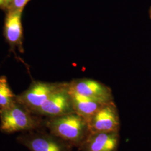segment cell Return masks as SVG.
Returning a JSON list of instances; mask_svg holds the SVG:
<instances>
[{
	"label": "cell",
	"mask_w": 151,
	"mask_h": 151,
	"mask_svg": "<svg viewBox=\"0 0 151 151\" xmlns=\"http://www.w3.org/2000/svg\"><path fill=\"white\" fill-rule=\"evenodd\" d=\"M44 124L50 133L76 147H80L90 134L86 120L75 112L47 118Z\"/></svg>",
	"instance_id": "obj_1"
},
{
	"label": "cell",
	"mask_w": 151,
	"mask_h": 151,
	"mask_svg": "<svg viewBox=\"0 0 151 151\" xmlns=\"http://www.w3.org/2000/svg\"><path fill=\"white\" fill-rule=\"evenodd\" d=\"M44 127V120L17 101L0 111V130L3 133L28 132L42 130Z\"/></svg>",
	"instance_id": "obj_2"
},
{
	"label": "cell",
	"mask_w": 151,
	"mask_h": 151,
	"mask_svg": "<svg viewBox=\"0 0 151 151\" xmlns=\"http://www.w3.org/2000/svg\"><path fill=\"white\" fill-rule=\"evenodd\" d=\"M16 140L30 151H72V145L43 129L24 132Z\"/></svg>",
	"instance_id": "obj_3"
},
{
	"label": "cell",
	"mask_w": 151,
	"mask_h": 151,
	"mask_svg": "<svg viewBox=\"0 0 151 151\" xmlns=\"http://www.w3.org/2000/svg\"><path fill=\"white\" fill-rule=\"evenodd\" d=\"M73 112L75 111L68 90V83H65L32 113L50 118Z\"/></svg>",
	"instance_id": "obj_4"
},
{
	"label": "cell",
	"mask_w": 151,
	"mask_h": 151,
	"mask_svg": "<svg viewBox=\"0 0 151 151\" xmlns=\"http://www.w3.org/2000/svg\"><path fill=\"white\" fill-rule=\"evenodd\" d=\"M65 84L64 83L35 81L32 83L26 91L16 96V101L25 106L32 113Z\"/></svg>",
	"instance_id": "obj_5"
},
{
	"label": "cell",
	"mask_w": 151,
	"mask_h": 151,
	"mask_svg": "<svg viewBox=\"0 0 151 151\" xmlns=\"http://www.w3.org/2000/svg\"><path fill=\"white\" fill-rule=\"evenodd\" d=\"M91 133L119 132L120 119L117 108L113 101L103 106L88 122Z\"/></svg>",
	"instance_id": "obj_6"
},
{
	"label": "cell",
	"mask_w": 151,
	"mask_h": 151,
	"mask_svg": "<svg viewBox=\"0 0 151 151\" xmlns=\"http://www.w3.org/2000/svg\"><path fill=\"white\" fill-rule=\"evenodd\" d=\"M70 90L105 104L113 101L110 88L102 83L92 79L83 78L68 83Z\"/></svg>",
	"instance_id": "obj_7"
},
{
	"label": "cell",
	"mask_w": 151,
	"mask_h": 151,
	"mask_svg": "<svg viewBox=\"0 0 151 151\" xmlns=\"http://www.w3.org/2000/svg\"><path fill=\"white\" fill-rule=\"evenodd\" d=\"M119 132L91 133L81 145L82 151H117Z\"/></svg>",
	"instance_id": "obj_8"
},
{
	"label": "cell",
	"mask_w": 151,
	"mask_h": 151,
	"mask_svg": "<svg viewBox=\"0 0 151 151\" xmlns=\"http://www.w3.org/2000/svg\"><path fill=\"white\" fill-rule=\"evenodd\" d=\"M68 90L75 112L86 119L88 123L93 115L106 104L80 95L70 90L69 87Z\"/></svg>",
	"instance_id": "obj_9"
},
{
	"label": "cell",
	"mask_w": 151,
	"mask_h": 151,
	"mask_svg": "<svg viewBox=\"0 0 151 151\" xmlns=\"http://www.w3.org/2000/svg\"><path fill=\"white\" fill-rule=\"evenodd\" d=\"M22 10H11L6 19L5 35L12 44L20 43L22 36Z\"/></svg>",
	"instance_id": "obj_10"
},
{
	"label": "cell",
	"mask_w": 151,
	"mask_h": 151,
	"mask_svg": "<svg viewBox=\"0 0 151 151\" xmlns=\"http://www.w3.org/2000/svg\"><path fill=\"white\" fill-rule=\"evenodd\" d=\"M16 96L11 90L5 76L0 77V111L15 103Z\"/></svg>",
	"instance_id": "obj_11"
},
{
	"label": "cell",
	"mask_w": 151,
	"mask_h": 151,
	"mask_svg": "<svg viewBox=\"0 0 151 151\" xmlns=\"http://www.w3.org/2000/svg\"><path fill=\"white\" fill-rule=\"evenodd\" d=\"M30 0H13L11 4V10H22Z\"/></svg>",
	"instance_id": "obj_12"
},
{
	"label": "cell",
	"mask_w": 151,
	"mask_h": 151,
	"mask_svg": "<svg viewBox=\"0 0 151 151\" xmlns=\"http://www.w3.org/2000/svg\"><path fill=\"white\" fill-rule=\"evenodd\" d=\"M12 1L13 0H5V5L9 6V5H11Z\"/></svg>",
	"instance_id": "obj_13"
},
{
	"label": "cell",
	"mask_w": 151,
	"mask_h": 151,
	"mask_svg": "<svg viewBox=\"0 0 151 151\" xmlns=\"http://www.w3.org/2000/svg\"><path fill=\"white\" fill-rule=\"evenodd\" d=\"M5 5V0H0V6Z\"/></svg>",
	"instance_id": "obj_14"
},
{
	"label": "cell",
	"mask_w": 151,
	"mask_h": 151,
	"mask_svg": "<svg viewBox=\"0 0 151 151\" xmlns=\"http://www.w3.org/2000/svg\"><path fill=\"white\" fill-rule=\"evenodd\" d=\"M150 15H151V12H150Z\"/></svg>",
	"instance_id": "obj_15"
}]
</instances>
